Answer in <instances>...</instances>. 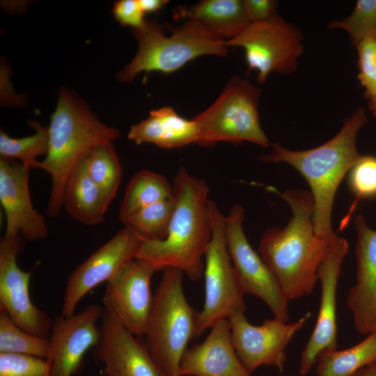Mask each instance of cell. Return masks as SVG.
I'll use <instances>...</instances> for the list:
<instances>
[{
	"label": "cell",
	"instance_id": "1",
	"mask_svg": "<svg viewBox=\"0 0 376 376\" xmlns=\"http://www.w3.org/2000/svg\"><path fill=\"white\" fill-rule=\"evenodd\" d=\"M278 193L290 206L292 217L283 228L272 227L263 233L258 253L290 301L313 292L331 242L315 233L310 191L296 189Z\"/></svg>",
	"mask_w": 376,
	"mask_h": 376
},
{
	"label": "cell",
	"instance_id": "2",
	"mask_svg": "<svg viewBox=\"0 0 376 376\" xmlns=\"http://www.w3.org/2000/svg\"><path fill=\"white\" fill-rule=\"evenodd\" d=\"M173 190L175 207L166 237L142 242L135 258L156 271L177 268L196 281L203 274V258L212 239L209 187L204 179L190 175L180 166Z\"/></svg>",
	"mask_w": 376,
	"mask_h": 376
},
{
	"label": "cell",
	"instance_id": "3",
	"mask_svg": "<svg viewBox=\"0 0 376 376\" xmlns=\"http://www.w3.org/2000/svg\"><path fill=\"white\" fill-rule=\"evenodd\" d=\"M366 122V111L359 107L324 143L304 150H292L272 143L271 152L260 157L265 162L288 164L303 175L314 201L315 233L329 242L337 235L331 224L336 191L344 177L362 156L357 150V139Z\"/></svg>",
	"mask_w": 376,
	"mask_h": 376
},
{
	"label": "cell",
	"instance_id": "4",
	"mask_svg": "<svg viewBox=\"0 0 376 376\" xmlns=\"http://www.w3.org/2000/svg\"><path fill=\"white\" fill-rule=\"evenodd\" d=\"M49 149L38 168L51 177L52 188L46 214L57 217L63 207L67 180L78 163L94 147L113 142L119 131L102 123L82 100L67 88L58 92L50 117Z\"/></svg>",
	"mask_w": 376,
	"mask_h": 376
},
{
	"label": "cell",
	"instance_id": "5",
	"mask_svg": "<svg viewBox=\"0 0 376 376\" xmlns=\"http://www.w3.org/2000/svg\"><path fill=\"white\" fill-rule=\"evenodd\" d=\"M182 276L177 268L163 270L143 334L144 344L163 376H179L188 343L197 337V312L185 297Z\"/></svg>",
	"mask_w": 376,
	"mask_h": 376
},
{
	"label": "cell",
	"instance_id": "6",
	"mask_svg": "<svg viewBox=\"0 0 376 376\" xmlns=\"http://www.w3.org/2000/svg\"><path fill=\"white\" fill-rule=\"evenodd\" d=\"M132 32L139 48L133 60L118 74L121 82L132 81L142 71L171 74L200 56H223L228 52L226 41L189 19L169 36L155 21L146 20Z\"/></svg>",
	"mask_w": 376,
	"mask_h": 376
},
{
	"label": "cell",
	"instance_id": "7",
	"mask_svg": "<svg viewBox=\"0 0 376 376\" xmlns=\"http://www.w3.org/2000/svg\"><path fill=\"white\" fill-rule=\"evenodd\" d=\"M260 90L249 81L233 77L216 101L193 119L198 129L197 144L251 142L263 147L272 143L263 132L258 111Z\"/></svg>",
	"mask_w": 376,
	"mask_h": 376
},
{
	"label": "cell",
	"instance_id": "8",
	"mask_svg": "<svg viewBox=\"0 0 376 376\" xmlns=\"http://www.w3.org/2000/svg\"><path fill=\"white\" fill-rule=\"evenodd\" d=\"M212 239L205 255V300L196 313V334L200 336L221 319L244 313L246 304L231 261L226 233V216L210 201Z\"/></svg>",
	"mask_w": 376,
	"mask_h": 376
},
{
	"label": "cell",
	"instance_id": "9",
	"mask_svg": "<svg viewBox=\"0 0 376 376\" xmlns=\"http://www.w3.org/2000/svg\"><path fill=\"white\" fill-rule=\"evenodd\" d=\"M226 46L244 49L248 70L258 72L260 83L272 72H294L304 51L300 30L277 13L265 21L251 22L240 35L226 41Z\"/></svg>",
	"mask_w": 376,
	"mask_h": 376
},
{
	"label": "cell",
	"instance_id": "10",
	"mask_svg": "<svg viewBox=\"0 0 376 376\" xmlns=\"http://www.w3.org/2000/svg\"><path fill=\"white\" fill-rule=\"evenodd\" d=\"M244 209L234 205L226 216L228 247L239 286L244 293L263 300L274 318L290 319L289 300L269 269L249 242L243 228Z\"/></svg>",
	"mask_w": 376,
	"mask_h": 376
},
{
	"label": "cell",
	"instance_id": "11",
	"mask_svg": "<svg viewBox=\"0 0 376 376\" xmlns=\"http://www.w3.org/2000/svg\"><path fill=\"white\" fill-rule=\"evenodd\" d=\"M311 316L307 312L292 322L276 318L265 319L259 326L251 324L244 313L230 316V334L238 357L250 373L261 366L283 372L287 361L286 347Z\"/></svg>",
	"mask_w": 376,
	"mask_h": 376
},
{
	"label": "cell",
	"instance_id": "12",
	"mask_svg": "<svg viewBox=\"0 0 376 376\" xmlns=\"http://www.w3.org/2000/svg\"><path fill=\"white\" fill-rule=\"evenodd\" d=\"M22 249L19 236H3L0 242V309L26 332L49 339L53 320L35 306L29 288L31 272L22 270L17 257Z\"/></svg>",
	"mask_w": 376,
	"mask_h": 376
},
{
	"label": "cell",
	"instance_id": "13",
	"mask_svg": "<svg viewBox=\"0 0 376 376\" xmlns=\"http://www.w3.org/2000/svg\"><path fill=\"white\" fill-rule=\"evenodd\" d=\"M347 241L336 235L318 271L320 283V308L314 329L301 353L299 373L304 376L325 350H337L336 294L343 260L348 253Z\"/></svg>",
	"mask_w": 376,
	"mask_h": 376
},
{
	"label": "cell",
	"instance_id": "14",
	"mask_svg": "<svg viewBox=\"0 0 376 376\" xmlns=\"http://www.w3.org/2000/svg\"><path fill=\"white\" fill-rule=\"evenodd\" d=\"M141 242L136 235L124 227L77 266L66 283L61 315H73L77 304L88 292L107 281L135 258Z\"/></svg>",
	"mask_w": 376,
	"mask_h": 376
},
{
	"label": "cell",
	"instance_id": "15",
	"mask_svg": "<svg viewBox=\"0 0 376 376\" xmlns=\"http://www.w3.org/2000/svg\"><path fill=\"white\" fill-rule=\"evenodd\" d=\"M157 272L134 258L107 281L103 308L114 315L134 336L143 335L152 307L150 280Z\"/></svg>",
	"mask_w": 376,
	"mask_h": 376
},
{
	"label": "cell",
	"instance_id": "16",
	"mask_svg": "<svg viewBox=\"0 0 376 376\" xmlns=\"http://www.w3.org/2000/svg\"><path fill=\"white\" fill-rule=\"evenodd\" d=\"M104 308L92 304L82 311L53 320L47 360L52 376H72L80 368L86 352L97 344L100 331L97 322Z\"/></svg>",
	"mask_w": 376,
	"mask_h": 376
},
{
	"label": "cell",
	"instance_id": "17",
	"mask_svg": "<svg viewBox=\"0 0 376 376\" xmlns=\"http://www.w3.org/2000/svg\"><path fill=\"white\" fill-rule=\"evenodd\" d=\"M95 355L105 376H163L144 343L104 309Z\"/></svg>",
	"mask_w": 376,
	"mask_h": 376
},
{
	"label": "cell",
	"instance_id": "18",
	"mask_svg": "<svg viewBox=\"0 0 376 376\" xmlns=\"http://www.w3.org/2000/svg\"><path fill=\"white\" fill-rule=\"evenodd\" d=\"M30 169L13 159L0 158V202L5 212V237L21 232L29 241L48 235L45 217L34 209L29 188Z\"/></svg>",
	"mask_w": 376,
	"mask_h": 376
},
{
	"label": "cell",
	"instance_id": "19",
	"mask_svg": "<svg viewBox=\"0 0 376 376\" xmlns=\"http://www.w3.org/2000/svg\"><path fill=\"white\" fill-rule=\"evenodd\" d=\"M354 226L357 281L349 290L347 305L355 329L368 335L376 330V230L361 214L356 217Z\"/></svg>",
	"mask_w": 376,
	"mask_h": 376
},
{
	"label": "cell",
	"instance_id": "20",
	"mask_svg": "<svg viewBox=\"0 0 376 376\" xmlns=\"http://www.w3.org/2000/svg\"><path fill=\"white\" fill-rule=\"evenodd\" d=\"M178 374L179 376H252L236 353L228 319L216 322L202 343L186 350Z\"/></svg>",
	"mask_w": 376,
	"mask_h": 376
},
{
	"label": "cell",
	"instance_id": "21",
	"mask_svg": "<svg viewBox=\"0 0 376 376\" xmlns=\"http://www.w3.org/2000/svg\"><path fill=\"white\" fill-rule=\"evenodd\" d=\"M127 138L137 145L148 143L162 148H180L198 140V129L194 119L180 116L171 107L150 111L149 117L131 125Z\"/></svg>",
	"mask_w": 376,
	"mask_h": 376
},
{
	"label": "cell",
	"instance_id": "22",
	"mask_svg": "<svg viewBox=\"0 0 376 376\" xmlns=\"http://www.w3.org/2000/svg\"><path fill=\"white\" fill-rule=\"evenodd\" d=\"M111 203L89 175L84 157L67 180L63 207L74 219L85 225L94 226L104 221Z\"/></svg>",
	"mask_w": 376,
	"mask_h": 376
},
{
	"label": "cell",
	"instance_id": "23",
	"mask_svg": "<svg viewBox=\"0 0 376 376\" xmlns=\"http://www.w3.org/2000/svg\"><path fill=\"white\" fill-rule=\"evenodd\" d=\"M187 15L224 41L240 35L251 23L240 0L201 1L188 10Z\"/></svg>",
	"mask_w": 376,
	"mask_h": 376
},
{
	"label": "cell",
	"instance_id": "24",
	"mask_svg": "<svg viewBox=\"0 0 376 376\" xmlns=\"http://www.w3.org/2000/svg\"><path fill=\"white\" fill-rule=\"evenodd\" d=\"M376 361V330L361 342L342 350H325L317 359V376H354Z\"/></svg>",
	"mask_w": 376,
	"mask_h": 376
},
{
	"label": "cell",
	"instance_id": "25",
	"mask_svg": "<svg viewBox=\"0 0 376 376\" xmlns=\"http://www.w3.org/2000/svg\"><path fill=\"white\" fill-rule=\"evenodd\" d=\"M173 196V187L163 175L141 170L127 185L119 208V219L123 221L136 211Z\"/></svg>",
	"mask_w": 376,
	"mask_h": 376
},
{
	"label": "cell",
	"instance_id": "26",
	"mask_svg": "<svg viewBox=\"0 0 376 376\" xmlns=\"http://www.w3.org/2000/svg\"><path fill=\"white\" fill-rule=\"evenodd\" d=\"M174 207L173 196L136 211L122 222L142 242L161 241L167 236Z\"/></svg>",
	"mask_w": 376,
	"mask_h": 376
},
{
	"label": "cell",
	"instance_id": "27",
	"mask_svg": "<svg viewBox=\"0 0 376 376\" xmlns=\"http://www.w3.org/2000/svg\"><path fill=\"white\" fill-rule=\"evenodd\" d=\"M84 161L91 178L112 201L123 175V168L113 142L93 148L84 157Z\"/></svg>",
	"mask_w": 376,
	"mask_h": 376
},
{
	"label": "cell",
	"instance_id": "28",
	"mask_svg": "<svg viewBox=\"0 0 376 376\" xmlns=\"http://www.w3.org/2000/svg\"><path fill=\"white\" fill-rule=\"evenodd\" d=\"M29 124L36 132L26 137L13 139L1 130L0 155L1 157L19 159L24 167L31 170L38 168L37 157L48 152L49 129L35 120H29Z\"/></svg>",
	"mask_w": 376,
	"mask_h": 376
},
{
	"label": "cell",
	"instance_id": "29",
	"mask_svg": "<svg viewBox=\"0 0 376 376\" xmlns=\"http://www.w3.org/2000/svg\"><path fill=\"white\" fill-rule=\"evenodd\" d=\"M49 352V339L26 332L6 311L0 309V353L22 354L47 359Z\"/></svg>",
	"mask_w": 376,
	"mask_h": 376
},
{
	"label": "cell",
	"instance_id": "30",
	"mask_svg": "<svg viewBox=\"0 0 376 376\" xmlns=\"http://www.w3.org/2000/svg\"><path fill=\"white\" fill-rule=\"evenodd\" d=\"M330 29H341L350 36L355 45L376 32V0H359L352 14L341 20H332Z\"/></svg>",
	"mask_w": 376,
	"mask_h": 376
},
{
	"label": "cell",
	"instance_id": "31",
	"mask_svg": "<svg viewBox=\"0 0 376 376\" xmlns=\"http://www.w3.org/2000/svg\"><path fill=\"white\" fill-rule=\"evenodd\" d=\"M0 376H52L47 359L31 355L0 353Z\"/></svg>",
	"mask_w": 376,
	"mask_h": 376
},
{
	"label": "cell",
	"instance_id": "32",
	"mask_svg": "<svg viewBox=\"0 0 376 376\" xmlns=\"http://www.w3.org/2000/svg\"><path fill=\"white\" fill-rule=\"evenodd\" d=\"M348 184L356 200L376 196V157L362 155L348 173Z\"/></svg>",
	"mask_w": 376,
	"mask_h": 376
},
{
	"label": "cell",
	"instance_id": "33",
	"mask_svg": "<svg viewBox=\"0 0 376 376\" xmlns=\"http://www.w3.org/2000/svg\"><path fill=\"white\" fill-rule=\"evenodd\" d=\"M356 46L359 57L358 79L368 100L376 93V32L360 40Z\"/></svg>",
	"mask_w": 376,
	"mask_h": 376
},
{
	"label": "cell",
	"instance_id": "34",
	"mask_svg": "<svg viewBox=\"0 0 376 376\" xmlns=\"http://www.w3.org/2000/svg\"><path fill=\"white\" fill-rule=\"evenodd\" d=\"M112 13L122 26H131L132 29L142 27L146 21L138 0L116 1L113 3Z\"/></svg>",
	"mask_w": 376,
	"mask_h": 376
},
{
	"label": "cell",
	"instance_id": "35",
	"mask_svg": "<svg viewBox=\"0 0 376 376\" xmlns=\"http://www.w3.org/2000/svg\"><path fill=\"white\" fill-rule=\"evenodd\" d=\"M244 10L250 22L265 21L276 13L277 1L273 0H244Z\"/></svg>",
	"mask_w": 376,
	"mask_h": 376
},
{
	"label": "cell",
	"instance_id": "36",
	"mask_svg": "<svg viewBox=\"0 0 376 376\" xmlns=\"http://www.w3.org/2000/svg\"><path fill=\"white\" fill-rule=\"evenodd\" d=\"M139 4L146 14L156 13L169 3L166 0H138Z\"/></svg>",
	"mask_w": 376,
	"mask_h": 376
},
{
	"label": "cell",
	"instance_id": "37",
	"mask_svg": "<svg viewBox=\"0 0 376 376\" xmlns=\"http://www.w3.org/2000/svg\"><path fill=\"white\" fill-rule=\"evenodd\" d=\"M354 376H376V361L361 369Z\"/></svg>",
	"mask_w": 376,
	"mask_h": 376
},
{
	"label": "cell",
	"instance_id": "38",
	"mask_svg": "<svg viewBox=\"0 0 376 376\" xmlns=\"http://www.w3.org/2000/svg\"><path fill=\"white\" fill-rule=\"evenodd\" d=\"M368 108L371 113L376 118V93L368 100Z\"/></svg>",
	"mask_w": 376,
	"mask_h": 376
},
{
	"label": "cell",
	"instance_id": "39",
	"mask_svg": "<svg viewBox=\"0 0 376 376\" xmlns=\"http://www.w3.org/2000/svg\"><path fill=\"white\" fill-rule=\"evenodd\" d=\"M292 376H302V375H292Z\"/></svg>",
	"mask_w": 376,
	"mask_h": 376
}]
</instances>
